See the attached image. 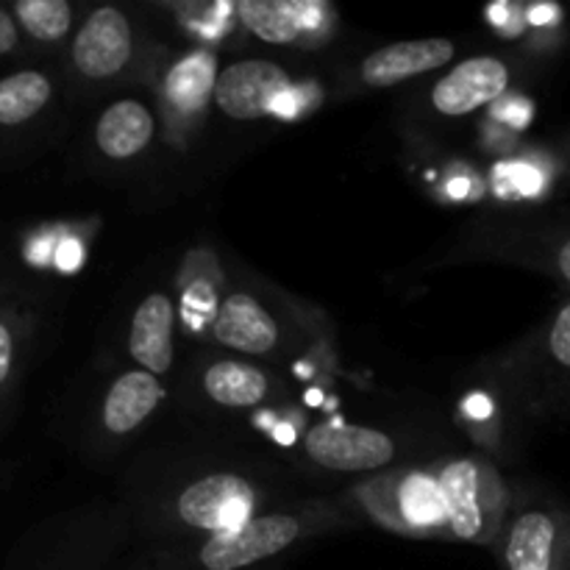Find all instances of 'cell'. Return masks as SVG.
<instances>
[{"label":"cell","mask_w":570,"mask_h":570,"mask_svg":"<svg viewBox=\"0 0 570 570\" xmlns=\"http://www.w3.org/2000/svg\"><path fill=\"white\" fill-rule=\"evenodd\" d=\"M440 488L449 507V527L454 538H493L490 527L495 529V521L507 504V490L493 468L476 465L471 460L451 462L440 473Z\"/></svg>","instance_id":"obj_1"},{"label":"cell","mask_w":570,"mask_h":570,"mask_svg":"<svg viewBox=\"0 0 570 570\" xmlns=\"http://www.w3.org/2000/svg\"><path fill=\"white\" fill-rule=\"evenodd\" d=\"M301 527L295 518L287 515H267L250 518L245 527L232 529V532L212 534L200 549L198 560L204 570H239L254 562L267 560L295 543Z\"/></svg>","instance_id":"obj_2"},{"label":"cell","mask_w":570,"mask_h":570,"mask_svg":"<svg viewBox=\"0 0 570 570\" xmlns=\"http://www.w3.org/2000/svg\"><path fill=\"white\" fill-rule=\"evenodd\" d=\"M254 512V490L234 473H215L189 484L178 499V515L204 532H232L245 527Z\"/></svg>","instance_id":"obj_3"},{"label":"cell","mask_w":570,"mask_h":570,"mask_svg":"<svg viewBox=\"0 0 570 570\" xmlns=\"http://www.w3.org/2000/svg\"><path fill=\"white\" fill-rule=\"evenodd\" d=\"M293 89L287 72L273 61H239L217 78L215 98L234 120H256L273 115V106Z\"/></svg>","instance_id":"obj_4"},{"label":"cell","mask_w":570,"mask_h":570,"mask_svg":"<svg viewBox=\"0 0 570 570\" xmlns=\"http://www.w3.org/2000/svg\"><path fill=\"white\" fill-rule=\"evenodd\" d=\"M306 451L317 465L332 471H376L393 460L395 445L376 429L321 423L306 434Z\"/></svg>","instance_id":"obj_5"},{"label":"cell","mask_w":570,"mask_h":570,"mask_svg":"<svg viewBox=\"0 0 570 570\" xmlns=\"http://www.w3.org/2000/svg\"><path fill=\"white\" fill-rule=\"evenodd\" d=\"M76 67L87 78H109L126 67L131 59V28L117 9H98L72 45Z\"/></svg>","instance_id":"obj_6"},{"label":"cell","mask_w":570,"mask_h":570,"mask_svg":"<svg viewBox=\"0 0 570 570\" xmlns=\"http://www.w3.org/2000/svg\"><path fill=\"white\" fill-rule=\"evenodd\" d=\"M507 87H510V70L504 61L479 56V59L462 61L449 76H443V81L434 87L432 100L438 111L460 117L490 100L504 98Z\"/></svg>","instance_id":"obj_7"},{"label":"cell","mask_w":570,"mask_h":570,"mask_svg":"<svg viewBox=\"0 0 570 570\" xmlns=\"http://www.w3.org/2000/svg\"><path fill=\"white\" fill-rule=\"evenodd\" d=\"M454 59V42L449 39H412L379 48L362 65V78L367 87H393L421 72L438 70Z\"/></svg>","instance_id":"obj_8"},{"label":"cell","mask_w":570,"mask_h":570,"mask_svg":"<svg viewBox=\"0 0 570 570\" xmlns=\"http://www.w3.org/2000/svg\"><path fill=\"white\" fill-rule=\"evenodd\" d=\"M326 6L306 0H243L239 17L259 39L273 45L298 42L306 31L323 26Z\"/></svg>","instance_id":"obj_9"},{"label":"cell","mask_w":570,"mask_h":570,"mask_svg":"<svg viewBox=\"0 0 570 570\" xmlns=\"http://www.w3.org/2000/svg\"><path fill=\"white\" fill-rule=\"evenodd\" d=\"M212 332L223 345L243 354H267L278 340V328L265 306L245 293H234L223 301Z\"/></svg>","instance_id":"obj_10"},{"label":"cell","mask_w":570,"mask_h":570,"mask_svg":"<svg viewBox=\"0 0 570 570\" xmlns=\"http://www.w3.org/2000/svg\"><path fill=\"white\" fill-rule=\"evenodd\" d=\"M173 321L176 312L170 298L159 293L148 295L134 315L128 348L134 360L154 376L167 373L173 365Z\"/></svg>","instance_id":"obj_11"},{"label":"cell","mask_w":570,"mask_h":570,"mask_svg":"<svg viewBox=\"0 0 570 570\" xmlns=\"http://www.w3.org/2000/svg\"><path fill=\"white\" fill-rule=\"evenodd\" d=\"M161 399V387L154 373L137 371L117 379L115 387L109 390L104 404V423L109 432L126 434L137 429L150 412L156 410Z\"/></svg>","instance_id":"obj_12"},{"label":"cell","mask_w":570,"mask_h":570,"mask_svg":"<svg viewBox=\"0 0 570 570\" xmlns=\"http://www.w3.org/2000/svg\"><path fill=\"white\" fill-rule=\"evenodd\" d=\"M98 137L100 150L111 159H128V156L139 154L145 145L154 137V117L137 100H120V104L109 106L98 120Z\"/></svg>","instance_id":"obj_13"},{"label":"cell","mask_w":570,"mask_h":570,"mask_svg":"<svg viewBox=\"0 0 570 570\" xmlns=\"http://www.w3.org/2000/svg\"><path fill=\"white\" fill-rule=\"evenodd\" d=\"M560 529L546 512H527L515 521L507 543L510 570H557Z\"/></svg>","instance_id":"obj_14"},{"label":"cell","mask_w":570,"mask_h":570,"mask_svg":"<svg viewBox=\"0 0 570 570\" xmlns=\"http://www.w3.org/2000/svg\"><path fill=\"white\" fill-rule=\"evenodd\" d=\"M399 507L412 534L449 527V507H445L443 488H440V479L429 476V473H410V476L401 479Z\"/></svg>","instance_id":"obj_15"},{"label":"cell","mask_w":570,"mask_h":570,"mask_svg":"<svg viewBox=\"0 0 570 570\" xmlns=\"http://www.w3.org/2000/svg\"><path fill=\"white\" fill-rule=\"evenodd\" d=\"M204 387L209 399L223 406H254L265 399L267 379L243 362H217L206 371Z\"/></svg>","instance_id":"obj_16"},{"label":"cell","mask_w":570,"mask_h":570,"mask_svg":"<svg viewBox=\"0 0 570 570\" xmlns=\"http://www.w3.org/2000/svg\"><path fill=\"white\" fill-rule=\"evenodd\" d=\"M215 59L209 53H193L178 61L167 76V98L181 111H200L215 92Z\"/></svg>","instance_id":"obj_17"},{"label":"cell","mask_w":570,"mask_h":570,"mask_svg":"<svg viewBox=\"0 0 570 570\" xmlns=\"http://www.w3.org/2000/svg\"><path fill=\"white\" fill-rule=\"evenodd\" d=\"M50 100V81L37 70H22L0 81V126L31 120Z\"/></svg>","instance_id":"obj_18"},{"label":"cell","mask_w":570,"mask_h":570,"mask_svg":"<svg viewBox=\"0 0 570 570\" xmlns=\"http://www.w3.org/2000/svg\"><path fill=\"white\" fill-rule=\"evenodd\" d=\"M22 28L39 42H56L70 31V6L65 0H20L14 6Z\"/></svg>","instance_id":"obj_19"},{"label":"cell","mask_w":570,"mask_h":570,"mask_svg":"<svg viewBox=\"0 0 570 570\" xmlns=\"http://www.w3.org/2000/svg\"><path fill=\"white\" fill-rule=\"evenodd\" d=\"M399 482L401 479L387 476L382 482H371L362 488V501L367 504L373 518L384 523V527L395 529L401 534H412L410 527H406L404 515H401V507H399Z\"/></svg>","instance_id":"obj_20"},{"label":"cell","mask_w":570,"mask_h":570,"mask_svg":"<svg viewBox=\"0 0 570 570\" xmlns=\"http://www.w3.org/2000/svg\"><path fill=\"white\" fill-rule=\"evenodd\" d=\"M217 306L215 298V287L204 278H198L195 284H189L187 293H184V304H181V317H184V326L189 332H204V328L215 326L217 321Z\"/></svg>","instance_id":"obj_21"},{"label":"cell","mask_w":570,"mask_h":570,"mask_svg":"<svg viewBox=\"0 0 570 570\" xmlns=\"http://www.w3.org/2000/svg\"><path fill=\"white\" fill-rule=\"evenodd\" d=\"M495 176H499L501 189H504V184H510L512 193L521 195H534L540 189V184H543V176L529 165H501L495 170Z\"/></svg>","instance_id":"obj_22"},{"label":"cell","mask_w":570,"mask_h":570,"mask_svg":"<svg viewBox=\"0 0 570 570\" xmlns=\"http://www.w3.org/2000/svg\"><path fill=\"white\" fill-rule=\"evenodd\" d=\"M549 354L560 367L570 371V304L562 306L560 315L554 317L549 332Z\"/></svg>","instance_id":"obj_23"},{"label":"cell","mask_w":570,"mask_h":570,"mask_svg":"<svg viewBox=\"0 0 570 570\" xmlns=\"http://www.w3.org/2000/svg\"><path fill=\"white\" fill-rule=\"evenodd\" d=\"M529 115H532V109L518 98H510V100L501 98L499 104H495V117H501V120H512L515 126H523V122L529 120Z\"/></svg>","instance_id":"obj_24"},{"label":"cell","mask_w":570,"mask_h":570,"mask_svg":"<svg viewBox=\"0 0 570 570\" xmlns=\"http://www.w3.org/2000/svg\"><path fill=\"white\" fill-rule=\"evenodd\" d=\"M81 259L83 250L76 239H67V243H61L59 250H56V262H59L61 271H76V267L81 265Z\"/></svg>","instance_id":"obj_25"},{"label":"cell","mask_w":570,"mask_h":570,"mask_svg":"<svg viewBox=\"0 0 570 570\" xmlns=\"http://www.w3.org/2000/svg\"><path fill=\"white\" fill-rule=\"evenodd\" d=\"M14 45H17L14 20H11V17L0 9V56L9 53V50H14Z\"/></svg>","instance_id":"obj_26"},{"label":"cell","mask_w":570,"mask_h":570,"mask_svg":"<svg viewBox=\"0 0 570 570\" xmlns=\"http://www.w3.org/2000/svg\"><path fill=\"white\" fill-rule=\"evenodd\" d=\"M9 371H11V334L9 328L0 323V382L9 376Z\"/></svg>","instance_id":"obj_27"},{"label":"cell","mask_w":570,"mask_h":570,"mask_svg":"<svg viewBox=\"0 0 570 570\" xmlns=\"http://www.w3.org/2000/svg\"><path fill=\"white\" fill-rule=\"evenodd\" d=\"M465 412L471 417H476V421H484V417H490V412H493V404H490V399H484V395H471V399L465 401Z\"/></svg>","instance_id":"obj_28"},{"label":"cell","mask_w":570,"mask_h":570,"mask_svg":"<svg viewBox=\"0 0 570 570\" xmlns=\"http://www.w3.org/2000/svg\"><path fill=\"white\" fill-rule=\"evenodd\" d=\"M554 17H557L554 6H538V9L529 11V22H532V26H546V22H551Z\"/></svg>","instance_id":"obj_29"},{"label":"cell","mask_w":570,"mask_h":570,"mask_svg":"<svg viewBox=\"0 0 570 570\" xmlns=\"http://www.w3.org/2000/svg\"><path fill=\"white\" fill-rule=\"evenodd\" d=\"M468 189H471V181H468V178H454V181L449 184L451 198H465Z\"/></svg>","instance_id":"obj_30"},{"label":"cell","mask_w":570,"mask_h":570,"mask_svg":"<svg viewBox=\"0 0 570 570\" xmlns=\"http://www.w3.org/2000/svg\"><path fill=\"white\" fill-rule=\"evenodd\" d=\"M273 434H276V440L282 445H289L295 440V432H293V426H287V423H278L276 429H273Z\"/></svg>","instance_id":"obj_31"}]
</instances>
